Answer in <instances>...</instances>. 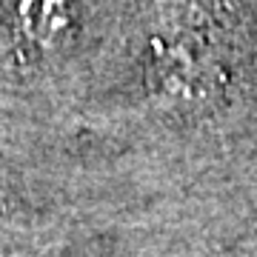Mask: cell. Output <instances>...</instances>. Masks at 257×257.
Returning <instances> with one entry per match:
<instances>
[{
  "instance_id": "1",
  "label": "cell",
  "mask_w": 257,
  "mask_h": 257,
  "mask_svg": "<svg viewBox=\"0 0 257 257\" xmlns=\"http://www.w3.org/2000/svg\"><path fill=\"white\" fill-rule=\"evenodd\" d=\"M220 66L192 37H160L152 43L149 83L155 94L177 106H197L220 89Z\"/></svg>"
},
{
  "instance_id": "2",
  "label": "cell",
  "mask_w": 257,
  "mask_h": 257,
  "mask_svg": "<svg viewBox=\"0 0 257 257\" xmlns=\"http://www.w3.org/2000/svg\"><path fill=\"white\" fill-rule=\"evenodd\" d=\"M12 26L26 46L55 52L74 29L72 0H12Z\"/></svg>"
}]
</instances>
